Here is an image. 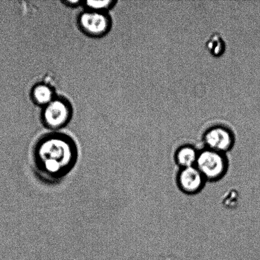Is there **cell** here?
Listing matches in <instances>:
<instances>
[{"instance_id":"3","label":"cell","mask_w":260,"mask_h":260,"mask_svg":"<svg viewBox=\"0 0 260 260\" xmlns=\"http://www.w3.org/2000/svg\"><path fill=\"white\" fill-rule=\"evenodd\" d=\"M72 115L70 103L62 98H55L43 108L42 119L45 126L50 129H57L66 125Z\"/></svg>"},{"instance_id":"6","label":"cell","mask_w":260,"mask_h":260,"mask_svg":"<svg viewBox=\"0 0 260 260\" xmlns=\"http://www.w3.org/2000/svg\"><path fill=\"white\" fill-rule=\"evenodd\" d=\"M204 142L206 149L225 154L233 148L234 139L229 129L223 127H215L206 133Z\"/></svg>"},{"instance_id":"1","label":"cell","mask_w":260,"mask_h":260,"mask_svg":"<svg viewBox=\"0 0 260 260\" xmlns=\"http://www.w3.org/2000/svg\"><path fill=\"white\" fill-rule=\"evenodd\" d=\"M31 159L38 179L46 184L56 185L75 168L78 159L77 145L67 135L47 134L36 143Z\"/></svg>"},{"instance_id":"10","label":"cell","mask_w":260,"mask_h":260,"mask_svg":"<svg viewBox=\"0 0 260 260\" xmlns=\"http://www.w3.org/2000/svg\"><path fill=\"white\" fill-rule=\"evenodd\" d=\"M115 1L106 0V1H87L83 2V5L86 10L92 11L105 12L106 10L111 9L116 4Z\"/></svg>"},{"instance_id":"4","label":"cell","mask_w":260,"mask_h":260,"mask_svg":"<svg viewBox=\"0 0 260 260\" xmlns=\"http://www.w3.org/2000/svg\"><path fill=\"white\" fill-rule=\"evenodd\" d=\"M78 24L86 34L99 37L105 35L109 31L111 22L106 12L86 10L79 17Z\"/></svg>"},{"instance_id":"2","label":"cell","mask_w":260,"mask_h":260,"mask_svg":"<svg viewBox=\"0 0 260 260\" xmlns=\"http://www.w3.org/2000/svg\"><path fill=\"white\" fill-rule=\"evenodd\" d=\"M229 160L224 153L205 149L199 152L195 167L206 182H216L224 177L229 170Z\"/></svg>"},{"instance_id":"8","label":"cell","mask_w":260,"mask_h":260,"mask_svg":"<svg viewBox=\"0 0 260 260\" xmlns=\"http://www.w3.org/2000/svg\"><path fill=\"white\" fill-rule=\"evenodd\" d=\"M32 98L38 105L45 106L55 98L54 91L50 86L46 84H38L32 88Z\"/></svg>"},{"instance_id":"7","label":"cell","mask_w":260,"mask_h":260,"mask_svg":"<svg viewBox=\"0 0 260 260\" xmlns=\"http://www.w3.org/2000/svg\"><path fill=\"white\" fill-rule=\"evenodd\" d=\"M199 152L192 145L180 147L175 154V162L180 168L195 167Z\"/></svg>"},{"instance_id":"12","label":"cell","mask_w":260,"mask_h":260,"mask_svg":"<svg viewBox=\"0 0 260 260\" xmlns=\"http://www.w3.org/2000/svg\"><path fill=\"white\" fill-rule=\"evenodd\" d=\"M66 5H70V6H78V5L81 4V1H66L63 2Z\"/></svg>"},{"instance_id":"5","label":"cell","mask_w":260,"mask_h":260,"mask_svg":"<svg viewBox=\"0 0 260 260\" xmlns=\"http://www.w3.org/2000/svg\"><path fill=\"white\" fill-rule=\"evenodd\" d=\"M206 180L196 167L180 168L177 177L178 188L188 195L200 192L205 187Z\"/></svg>"},{"instance_id":"11","label":"cell","mask_w":260,"mask_h":260,"mask_svg":"<svg viewBox=\"0 0 260 260\" xmlns=\"http://www.w3.org/2000/svg\"><path fill=\"white\" fill-rule=\"evenodd\" d=\"M238 193L235 190H230L226 193L223 198V203L224 206L229 208L235 207L238 203Z\"/></svg>"},{"instance_id":"9","label":"cell","mask_w":260,"mask_h":260,"mask_svg":"<svg viewBox=\"0 0 260 260\" xmlns=\"http://www.w3.org/2000/svg\"><path fill=\"white\" fill-rule=\"evenodd\" d=\"M206 47L211 54L215 57H220L222 55L225 50V42L221 36L216 33L209 38Z\"/></svg>"}]
</instances>
